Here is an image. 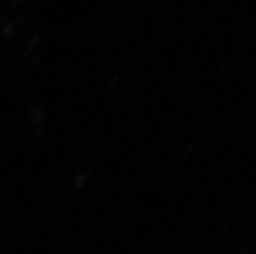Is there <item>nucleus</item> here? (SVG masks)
Wrapping results in <instances>:
<instances>
[]
</instances>
